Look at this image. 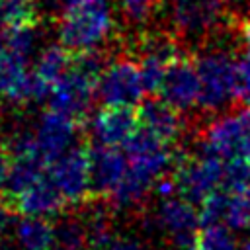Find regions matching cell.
Returning <instances> with one entry per match:
<instances>
[{
  "instance_id": "6da1fadb",
  "label": "cell",
  "mask_w": 250,
  "mask_h": 250,
  "mask_svg": "<svg viewBox=\"0 0 250 250\" xmlns=\"http://www.w3.org/2000/svg\"><path fill=\"white\" fill-rule=\"evenodd\" d=\"M123 150L127 152L129 168L121 184L107 197L113 209L137 207L174 162L172 145L143 125L129 137Z\"/></svg>"
},
{
  "instance_id": "7a4b0ae2",
  "label": "cell",
  "mask_w": 250,
  "mask_h": 250,
  "mask_svg": "<svg viewBox=\"0 0 250 250\" xmlns=\"http://www.w3.org/2000/svg\"><path fill=\"white\" fill-rule=\"evenodd\" d=\"M113 29L111 0H70L61 10L57 39L70 53H92L111 39Z\"/></svg>"
},
{
  "instance_id": "3957f363",
  "label": "cell",
  "mask_w": 250,
  "mask_h": 250,
  "mask_svg": "<svg viewBox=\"0 0 250 250\" xmlns=\"http://www.w3.org/2000/svg\"><path fill=\"white\" fill-rule=\"evenodd\" d=\"M104 68L105 61L102 51L74 53L70 68L51 88L47 98L49 107L82 123L90 115L94 100H98L96 90Z\"/></svg>"
},
{
  "instance_id": "277c9868",
  "label": "cell",
  "mask_w": 250,
  "mask_h": 250,
  "mask_svg": "<svg viewBox=\"0 0 250 250\" xmlns=\"http://www.w3.org/2000/svg\"><path fill=\"white\" fill-rule=\"evenodd\" d=\"M193 61L201 82V111L217 113L238 100V61H234L229 49L221 45H207Z\"/></svg>"
},
{
  "instance_id": "5b68a950",
  "label": "cell",
  "mask_w": 250,
  "mask_h": 250,
  "mask_svg": "<svg viewBox=\"0 0 250 250\" xmlns=\"http://www.w3.org/2000/svg\"><path fill=\"white\" fill-rule=\"evenodd\" d=\"M168 23L180 39L203 41L217 33L227 0H164Z\"/></svg>"
},
{
  "instance_id": "8992f818",
  "label": "cell",
  "mask_w": 250,
  "mask_h": 250,
  "mask_svg": "<svg viewBox=\"0 0 250 250\" xmlns=\"http://www.w3.org/2000/svg\"><path fill=\"white\" fill-rule=\"evenodd\" d=\"M199 150L223 158L250 156V105L244 104L207 123L201 131Z\"/></svg>"
},
{
  "instance_id": "52a82bcc",
  "label": "cell",
  "mask_w": 250,
  "mask_h": 250,
  "mask_svg": "<svg viewBox=\"0 0 250 250\" xmlns=\"http://www.w3.org/2000/svg\"><path fill=\"white\" fill-rule=\"evenodd\" d=\"M225 158L209 152H195L184 156L174 170L178 193L199 205L213 191L223 189Z\"/></svg>"
},
{
  "instance_id": "ba28073f",
  "label": "cell",
  "mask_w": 250,
  "mask_h": 250,
  "mask_svg": "<svg viewBox=\"0 0 250 250\" xmlns=\"http://www.w3.org/2000/svg\"><path fill=\"white\" fill-rule=\"evenodd\" d=\"M145 84L135 59L121 57L105 64L100 74L96 96L104 105H131L143 102Z\"/></svg>"
},
{
  "instance_id": "9c48e42d",
  "label": "cell",
  "mask_w": 250,
  "mask_h": 250,
  "mask_svg": "<svg viewBox=\"0 0 250 250\" xmlns=\"http://www.w3.org/2000/svg\"><path fill=\"white\" fill-rule=\"evenodd\" d=\"M47 176L66 203H84L92 193L90 150L74 145L47 166Z\"/></svg>"
},
{
  "instance_id": "30bf717a",
  "label": "cell",
  "mask_w": 250,
  "mask_h": 250,
  "mask_svg": "<svg viewBox=\"0 0 250 250\" xmlns=\"http://www.w3.org/2000/svg\"><path fill=\"white\" fill-rule=\"evenodd\" d=\"M154 223L176 248H184L197 240V232L201 229L199 207L180 193L158 197Z\"/></svg>"
},
{
  "instance_id": "8fae6325",
  "label": "cell",
  "mask_w": 250,
  "mask_h": 250,
  "mask_svg": "<svg viewBox=\"0 0 250 250\" xmlns=\"http://www.w3.org/2000/svg\"><path fill=\"white\" fill-rule=\"evenodd\" d=\"M78 131L80 121L49 107L45 113H41L39 121L31 129L33 150L49 166L55 158H59L76 145Z\"/></svg>"
},
{
  "instance_id": "7c38bea8",
  "label": "cell",
  "mask_w": 250,
  "mask_h": 250,
  "mask_svg": "<svg viewBox=\"0 0 250 250\" xmlns=\"http://www.w3.org/2000/svg\"><path fill=\"white\" fill-rule=\"evenodd\" d=\"M160 98L168 102L182 113H188L193 107H199L201 82L197 74L195 61L189 55H180L166 70L162 86L158 90Z\"/></svg>"
},
{
  "instance_id": "4fadbf2b",
  "label": "cell",
  "mask_w": 250,
  "mask_h": 250,
  "mask_svg": "<svg viewBox=\"0 0 250 250\" xmlns=\"http://www.w3.org/2000/svg\"><path fill=\"white\" fill-rule=\"evenodd\" d=\"M139 127V111L131 105H104L90 117V133L96 145L123 146Z\"/></svg>"
},
{
  "instance_id": "5bb4252c",
  "label": "cell",
  "mask_w": 250,
  "mask_h": 250,
  "mask_svg": "<svg viewBox=\"0 0 250 250\" xmlns=\"http://www.w3.org/2000/svg\"><path fill=\"white\" fill-rule=\"evenodd\" d=\"M127 168H129V158L123 146L96 145L94 148H90L92 193L107 199L125 178Z\"/></svg>"
},
{
  "instance_id": "9a60e30c",
  "label": "cell",
  "mask_w": 250,
  "mask_h": 250,
  "mask_svg": "<svg viewBox=\"0 0 250 250\" xmlns=\"http://www.w3.org/2000/svg\"><path fill=\"white\" fill-rule=\"evenodd\" d=\"M8 203H12L20 215L53 219L62 213L66 199L61 195V191L45 172L37 182H33L29 188H25L20 195H16Z\"/></svg>"
},
{
  "instance_id": "2e32d148",
  "label": "cell",
  "mask_w": 250,
  "mask_h": 250,
  "mask_svg": "<svg viewBox=\"0 0 250 250\" xmlns=\"http://www.w3.org/2000/svg\"><path fill=\"white\" fill-rule=\"evenodd\" d=\"M137 111H139L141 125L145 129L152 131L154 135H158L168 145L176 143L182 137L184 129H186L182 111L172 107L162 98H146V100H143L141 107Z\"/></svg>"
},
{
  "instance_id": "e0dca14e",
  "label": "cell",
  "mask_w": 250,
  "mask_h": 250,
  "mask_svg": "<svg viewBox=\"0 0 250 250\" xmlns=\"http://www.w3.org/2000/svg\"><path fill=\"white\" fill-rule=\"evenodd\" d=\"M45 172H47V164L35 152L14 154L10 160V172H8V180H6V188H4L6 201H12L25 188H29L33 182H37Z\"/></svg>"
},
{
  "instance_id": "ac0fdd59",
  "label": "cell",
  "mask_w": 250,
  "mask_h": 250,
  "mask_svg": "<svg viewBox=\"0 0 250 250\" xmlns=\"http://www.w3.org/2000/svg\"><path fill=\"white\" fill-rule=\"evenodd\" d=\"M72 57L74 53H70L68 49H64L62 45H53L47 47L39 53L31 72L35 76V80L43 86V90L47 92V98L51 94V88L64 76V72L70 68L72 64Z\"/></svg>"
},
{
  "instance_id": "d6986e66",
  "label": "cell",
  "mask_w": 250,
  "mask_h": 250,
  "mask_svg": "<svg viewBox=\"0 0 250 250\" xmlns=\"http://www.w3.org/2000/svg\"><path fill=\"white\" fill-rule=\"evenodd\" d=\"M12 238L18 250H51L53 223L43 217L21 215L14 227Z\"/></svg>"
},
{
  "instance_id": "ffe728a7",
  "label": "cell",
  "mask_w": 250,
  "mask_h": 250,
  "mask_svg": "<svg viewBox=\"0 0 250 250\" xmlns=\"http://www.w3.org/2000/svg\"><path fill=\"white\" fill-rule=\"evenodd\" d=\"M51 250H90L86 225L82 217H59L53 223Z\"/></svg>"
},
{
  "instance_id": "44dd1931",
  "label": "cell",
  "mask_w": 250,
  "mask_h": 250,
  "mask_svg": "<svg viewBox=\"0 0 250 250\" xmlns=\"http://www.w3.org/2000/svg\"><path fill=\"white\" fill-rule=\"evenodd\" d=\"M225 225L234 232H244L250 229V188L227 191Z\"/></svg>"
},
{
  "instance_id": "7402d4cb",
  "label": "cell",
  "mask_w": 250,
  "mask_h": 250,
  "mask_svg": "<svg viewBox=\"0 0 250 250\" xmlns=\"http://www.w3.org/2000/svg\"><path fill=\"white\" fill-rule=\"evenodd\" d=\"M37 0H0V23L4 27L37 25Z\"/></svg>"
},
{
  "instance_id": "603a6c76",
  "label": "cell",
  "mask_w": 250,
  "mask_h": 250,
  "mask_svg": "<svg viewBox=\"0 0 250 250\" xmlns=\"http://www.w3.org/2000/svg\"><path fill=\"white\" fill-rule=\"evenodd\" d=\"M199 250H240L238 238L227 225H205L197 232L195 240Z\"/></svg>"
},
{
  "instance_id": "cb8c5ba5",
  "label": "cell",
  "mask_w": 250,
  "mask_h": 250,
  "mask_svg": "<svg viewBox=\"0 0 250 250\" xmlns=\"http://www.w3.org/2000/svg\"><path fill=\"white\" fill-rule=\"evenodd\" d=\"M4 45L14 51L16 55L23 57L29 61V57L33 55L35 43H37V31L35 25H12V27H4V31L0 33Z\"/></svg>"
},
{
  "instance_id": "d4e9b609",
  "label": "cell",
  "mask_w": 250,
  "mask_h": 250,
  "mask_svg": "<svg viewBox=\"0 0 250 250\" xmlns=\"http://www.w3.org/2000/svg\"><path fill=\"white\" fill-rule=\"evenodd\" d=\"M244 188H250V156L225 158L223 189L236 191Z\"/></svg>"
},
{
  "instance_id": "484cf974",
  "label": "cell",
  "mask_w": 250,
  "mask_h": 250,
  "mask_svg": "<svg viewBox=\"0 0 250 250\" xmlns=\"http://www.w3.org/2000/svg\"><path fill=\"white\" fill-rule=\"evenodd\" d=\"M164 0H117L121 14L131 23H145L154 12L162 8Z\"/></svg>"
},
{
  "instance_id": "4316f807",
  "label": "cell",
  "mask_w": 250,
  "mask_h": 250,
  "mask_svg": "<svg viewBox=\"0 0 250 250\" xmlns=\"http://www.w3.org/2000/svg\"><path fill=\"white\" fill-rule=\"evenodd\" d=\"M102 250H150V248H148L143 240H139L137 236L113 234L111 240H109Z\"/></svg>"
},
{
  "instance_id": "83f0119b",
  "label": "cell",
  "mask_w": 250,
  "mask_h": 250,
  "mask_svg": "<svg viewBox=\"0 0 250 250\" xmlns=\"http://www.w3.org/2000/svg\"><path fill=\"white\" fill-rule=\"evenodd\" d=\"M238 100L250 105V59L238 61Z\"/></svg>"
},
{
  "instance_id": "f1b7e54d",
  "label": "cell",
  "mask_w": 250,
  "mask_h": 250,
  "mask_svg": "<svg viewBox=\"0 0 250 250\" xmlns=\"http://www.w3.org/2000/svg\"><path fill=\"white\" fill-rule=\"evenodd\" d=\"M10 152L6 148H0V191H4L6 188V180H8V172H10Z\"/></svg>"
},
{
  "instance_id": "f546056e",
  "label": "cell",
  "mask_w": 250,
  "mask_h": 250,
  "mask_svg": "<svg viewBox=\"0 0 250 250\" xmlns=\"http://www.w3.org/2000/svg\"><path fill=\"white\" fill-rule=\"evenodd\" d=\"M240 43H242V51H244V59H250V20H244L240 23Z\"/></svg>"
},
{
  "instance_id": "4dcf8cb0",
  "label": "cell",
  "mask_w": 250,
  "mask_h": 250,
  "mask_svg": "<svg viewBox=\"0 0 250 250\" xmlns=\"http://www.w3.org/2000/svg\"><path fill=\"white\" fill-rule=\"evenodd\" d=\"M238 242H240V250H250V229L244 230V234H242V238H238Z\"/></svg>"
},
{
  "instance_id": "1f68e13d",
  "label": "cell",
  "mask_w": 250,
  "mask_h": 250,
  "mask_svg": "<svg viewBox=\"0 0 250 250\" xmlns=\"http://www.w3.org/2000/svg\"><path fill=\"white\" fill-rule=\"evenodd\" d=\"M180 250H199V248H197V244L193 242V244H188V246H184V248H180Z\"/></svg>"
}]
</instances>
